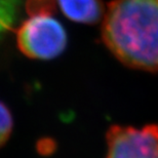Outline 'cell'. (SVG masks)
I'll list each match as a JSON object with an SVG mask.
<instances>
[{
    "label": "cell",
    "mask_w": 158,
    "mask_h": 158,
    "mask_svg": "<svg viewBox=\"0 0 158 158\" xmlns=\"http://www.w3.org/2000/svg\"><path fill=\"white\" fill-rule=\"evenodd\" d=\"M102 39L127 67L158 72V0H113L102 24Z\"/></svg>",
    "instance_id": "6da1fadb"
},
{
    "label": "cell",
    "mask_w": 158,
    "mask_h": 158,
    "mask_svg": "<svg viewBox=\"0 0 158 158\" xmlns=\"http://www.w3.org/2000/svg\"><path fill=\"white\" fill-rule=\"evenodd\" d=\"M18 47L35 60H52L67 46V33L52 15H34L24 21L17 31Z\"/></svg>",
    "instance_id": "7a4b0ae2"
},
{
    "label": "cell",
    "mask_w": 158,
    "mask_h": 158,
    "mask_svg": "<svg viewBox=\"0 0 158 158\" xmlns=\"http://www.w3.org/2000/svg\"><path fill=\"white\" fill-rule=\"evenodd\" d=\"M106 158H158V125H113L107 132Z\"/></svg>",
    "instance_id": "3957f363"
},
{
    "label": "cell",
    "mask_w": 158,
    "mask_h": 158,
    "mask_svg": "<svg viewBox=\"0 0 158 158\" xmlns=\"http://www.w3.org/2000/svg\"><path fill=\"white\" fill-rule=\"evenodd\" d=\"M66 17L82 24H97L105 17V8L101 0H56Z\"/></svg>",
    "instance_id": "277c9868"
},
{
    "label": "cell",
    "mask_w": 158,
    "mask_h": 158,
    "mask_svg": "<svg viewBox=\"0 0 158 158\" xmlns=\"http://www.w3.org/2000/svg\"><path fill=\"white\" fill-rule=\"evenodd\" d=\"M21 6L22 0H0V39L15 27Z\"/></svg>",
    "instance_id": "5b68a950"
},
{
    "label": "cell",
    "mask_w": 158,
    "mask_h": 158,
    "mask_svg": "<svg viewBox=\"0 0 158 158\" xmlns=\"http://www.w3.org/2000/svg\"><path fill=\"white\" fill-rule=\"evenodd\" d=\"M25 7L30 17L52 15L56 8V0H27Z\"/></svg>",
    "instance_id": "8992f818"
},
{
    "label": "cell",
    "mask_w": 158,
    "mask_h": 158,
    "mask_svg": "<svg viewBox=\"0 0 158 158\" xmlns=\"http://www.w3.org/2000/svg\"><path fill=\"white\" fill-rule=\"evenodd\" d=\"M14 121L10 111L2 102H0V148L10 137Z\"/></svg>",
    "instance_id": "52a82bcc"
}]
</instances>
